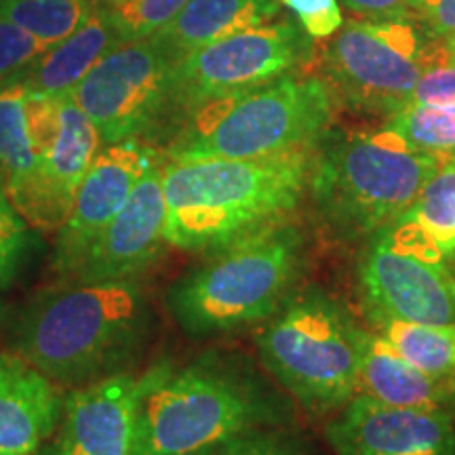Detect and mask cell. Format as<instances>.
Segmentation results:
<instances>
[{"mask_svg": "<svg viewBox=\"0 0 455 455\" xmlns=\"http://www.w3.org/2000/svg\"><path fill=\"white\" fill-rule=\"evenodd\" d=\"M156 315L140 281H57L9 318V346L60 388L133 373L150 348Z\"/></svg>", "mask_w": 455, "mask_h": 455, "instance_id": "1", "label": "cell"}, {"mask_svg": "<svg viewBox=\"0 0 455 455\" xmlns=\"http://www.w3.org/2000/svg\"><path fill=\"white\" fill-rule=\"evenodd\" d=\"M247 355L209 348L140 375L133 455H192L258 426L295 418L291 396Z\"/></svg>", "mask_w": 455, "mask_h": 455, "instance_id": "2", "label": "cell"}, {"mask_svg": "<svg viewBox=\"0 0 455 455\" xmlns=\"http://www.w3.org/2000/svg\"><path fill=\"white\" fill-rule=\"evenodd\" d=\"M312 150L264 158L164 161L167 244L207 253L291 218L308 195Z\"/></svg>", "mask_w": 455, "mask_h": 455, "instance_id": "3", "label": "cell"}, {"mask_svg": "<svg viewBox=\"0 0 455 455\" xmlns=\"http://www.w3.org/2000/svg\"><path fill=\"white\" fill-rule=\"evenodd\" d=\"M308 236L287 218L204 253L167 291V308L190 338H220L266 323L299 289Z\"/></svg>", "mask_w": 455, "mask_h": 455, "instance_id": "4", "label": "cell"}, {"mask_svg": "<svg viewBox=\"0 0 455 455\" xmlns=\"http://www.w3.org/2000/svg\"><path fill=\"white\" fill-rule=\"evenodd\" d=\"M441 158L388 127L333 133L312 150L308 196L316 224L341 244H363L409 212Z\"/></svg>", "mask_w": 455, "mask_h": 455, "instance_id": "5", "label": "cell"}, {"mask_svg": "<svg viewBox=\"0 0 455 455\" xmlns=\"http://www.w3.org/2000/svg\"><path fill=\"white\" fill-rule=\"evenodd\" d=\"M333 91L318 76L284 74L268 84L192 110L171 138L167 161L264 158L312 150L329 131Z\"/></svg>", "mask_w": 455, "mask_h": 455, "instance_id": "6", "label": "cell"}, {"mask_svg": "<svg viewBox=\"0 0 455 455\" xmlns=\"http://www.w3.org/2000/svg\"><path fill=\"white\" fill-rule=\"evenodd\" d=\"M363 325L323 287L298 289L259 329L261 367L306 413L338 411L355 396Z\"/></svg>", "mask_w": 455, "mask_h": 455, "instance_id": "7", "label": "cell"}, {"mask_svg": "<svg viewBox=\"0 0 455 455\" xmlns=\"http://www.w3.org/2000/svg\"><path fill=\"white\" fill-rule=\"evenodd\" d=\"M436 43L415 17L356 20L341 26L323 53L335 93L355 110L392 116L407 106Z\"/></svg>", "mask_w": 455, "mask_h": 455, "instance_id": "8", "label": "cell"}, {"mask_svg": "<svg viewBox=\"0 0 455 455\" xmlns=\"http://www.w3.org/2000/svg\"><path fill=\"white\" fill-rule=\"evenodd\" d=\"M70 98L100 131L104 146L141 140L155 146L175 135L180 108L175 100V60L152 38L110 51Z\"/></svg>", "mask_w": 455, "mask_h": 455, "instance_id": "9", "label": "cell"}, {"mask_svg": "<svg viewBox=\"0 0 455 455\" xmlns=\"http://www.w3.org/2000/svg\"><path fill=\"white\" fill-rule=\"evenodd\" d=\"M355 275L363 315L424 325L455 323V281L447 259L403 218L361 244Z\"/></svg>", "mask_w": 455, "mask_h": 455, "instance_id": "10", "label": "cell"}, {"mask_svg": "<svg viewBox=\"0 0 455 455\" xmlns=\"http://www.w3.org/2000/svg\"><path fill=\"white\" fill-rule=\"evenodd\" d=\"M308 55L310 38L289 21L249 28L190 51L175 61L180 124L209 101L244 93L291 74L308 61Z\"/></svg>", "mask_w": 455, "mask_h": 455, "instance_id": "11", "label": "cell"}, {"mask_svg": "<svg viewBox=\"0 0 455 455\" xmlns=\"http://www.w3.org/2000/svg\"><path fill=\"white\" fill-rule=\"evenodd\" d=\"M161 161L163 152L141 140H124L101 148L78 188L70 215L55 232L51 268L57 278L70 275L89 244L124 207L146 171Z\"/></svg>", "mask_w": 455, "mask_h": 455, "instance_id": "12", "label": "cell"}, {"mask_svg": "<svg viewBox=\"0 0 455 455\" xmlns=\"http://www.w3.org/2000/svg\"><path fill=\"white\" fill-rule=\"evenodd\" d=\"M163 163H156L146 171L116 218L89 244L70 275L61 281H140V276L161 259L167 247Z\"/></svg>", "mask_w": 455, "mask_h": 455, "instance_id": "13", "label": "cell"}, {"mask_svg": "<svg viewBox=\"0 0 455 455\" xmlns=\"http://www.w3.org/2000/svg\"><path fill=\"white\" fill-rule=\"evenodd\" d=\"M335 455H455V415L355 395L325 428Z\"/></svg>", "mask_w": 455, "mask_h": 455, "instance_id": "14", "label": "cell"}, {"mask_svg": "<svg viewBox=\"0 0 455 455\" xmlns=\"http://www.w3.org/2000/svg\"><path fill=\"white\" fill-rule=\"evenodd\" d=\"M140 375L121 373L72 388L60 424L38 455H133Z\"/></svg>", "mask_w": 455, "mask_h": 455, "instance_id": "15", "label": "cell"}, {"mask_svg": "<svg viewBox=\"0 0 455 455\" xmlns=\"http://www.w3.org/2000/svg\"><path fill=\"white\" fill-rule=\"evenodd\" d=\"M104 148L100 131L74 104L60 100V133L38 164L30 184L13 198L15 209L36 232H57L70 215L78 188Z\"/></svg>", "mask_w": 455, "mask_h": 455, "instance_id": "16", "label": "cell"}, {"mask_svg": "<svg viewBox=\"0 0 455 455\" xmlns=\"http://www.w3.org/2000/svg\"><path fill=\"white\" fill-rule=\"evenodd\" d=\"M60 386L13 350L0 352V451L38 455L60 424Z\"/></svg>", "mask_w": 455, "mask_h": 455, "instance_id": "17", "label": "cell"}, {"mask_svg": "<svg viewBox=\"0 0 455 455\" xmlns=\"http://www.w3.org/2000/svg\"><path fill=\"white\" fill-rule=\"evenodd\" d=\"M60 100L30 93L13 78L0 83V184L11 203L30 184L60 133Z\"/></svg>", "mask_w": 455, "mask_h": 455, "instance_id": "18", "label": "cell"}, {"mask_svg": "<svg viewBox=\"0 0 455 455\" xmlns=\"http://www.w3.org/2000/svg\"><path fill=\"white\" fill-rule=\"evenodd\" d=\"M358 388L392 407L428 409L455 415V375L435 378L403 358L382 335L361 329Z\"/></svg>", "mask_w": 455, "mask_h": 455, "instance_id": "19", "label": "cell"}, {"mask_svg": "<svg viewBox=\"0 0 455 455\" xmlns=\"http://www.w3.org/2000/svg\"><path fill=\"white\" fill-rule=\"evenodd\" d=\"M124 44L123 34L110 9L98 7L89 21L76 32L57 43L49 51L20 70L13 81H20L30 93L47 98H66L78 87L87 74L116 47ZM9 81V78H7Z\"/></svg>", "mask_w": 455, "mask_h": 455, "instance_id": "20", "label": "cell"}, {"mask_svg": "<svg viewBox=\"0 0 455 455\" xmlns=\"http://www.w3.org/2000/svg\"><path fill=\"white\" fill-rule=\"evenodd\" d=\"M281 0H188L175 20L152 36L171 60L212 44L230 34L270 24Z\"/></svg>", "mask_w": 455, "mask_h": 455, "instance_id": "21", "label": "cell"}, {"mask_svg": "<svg viewBox=\"0 0 455 455\" xmlns=\"http://www.w3.org/2000/svg\"><path fill=\"white\" fill-rule=\"evenodd\" d=\"M371 331L388 341L403 358L435 378L455 375V323L424 325L382 315H365Z\"/></svg>", "mask_w": 455, "mask_h": 455, "instance_id": "22", "label": "cell"}, {"mask_svg": "<svg viewBox=\"0 0 455 455\" xmlns=\"http://www.w3.org/2000/svg\"><path fill=\"white\" fill-rule=\"evenodd\" d=\"M415 230L451 259L455 255V156L445 158L403 215Z\"/></svg>", "mask_w": 455, "mask_h": 455, "instance_id": "23", "label": "cell"}, {"mask_svg": "<svg viewBox=\"0 0 455 455\" xmlns=\"http://www.w3.org/2000/svg\"><path fill=\"white\" fill-rule=\"evenodd\" d=\"M95 0H0V15L51 49L89 21Z\"/></svg>", "mask_w": 455, "mask_h": 455, "instance_id": "24", "label": "cell"}, {"mask_svg": "<svg viewBox=\"0 0 455 455\" xmlns=\"http://www.w3.org/2000/svg\"><path fill=\"white\" fill-rule=\"evenodd\" d=\"M386 127L415 150L441 161L455 156V101L449 104H407L388 116Z\"/></svg>", "mask_w": 455, "mask_h": 455, "instance_id": "25", "label": "cell"}, {"mask_svg": "<svg viewBox=\"0 0 455 455\" xmlns=\"http://www.w3.org/2000/svg\"><path fill=\"white\" fill-rule=\"evenodd\" d=\"M38 249L41 243L36 230L17 212L0 184V291H7L21 281Z\"/></svg>", "mask_w": 455, "mask_h": 455, "instance_id": "26", "label": "cell"}, {"mask_svg": "<svg viewBox=\"0 0 455 455\" xmlns=\"http://www.w3.org/2000/svg\"><path fill=\"white\" fill-rule=\"evenodd\" d=\"M192 455H318V451L304 432L284 424L243 430Z\"/></svg>", "mask_w": 455, "mask_h": 455, "instance_id": "27", "label": "cell"}, {"mask_svg": "<svg viewBox=\"0 0 455 455\" xmlns=\"http://www.w3.org/2000/svg\"><path fill=\"white\" fill-rule=\"evenodd\" d=\"M188 0H129L110 9L124 43L146 41L175 20Z\"/></svg>", "mask_w": 455, "mask_h": 455, "instance_id": "28", "label": "cell"}, {"mask_svg": "<svg viewBox=\"0 0 455 455\" xmlns=\"http://www.w3.org/2000/svg\"><path fill=\"white\" fill-rule=\"evenodd\" d=\"M49 51L41 41L0 15V83L15 76Z\"/></svg>", "mask_w": 455, "mask_h": 455, "instance_id": "29", "label": "cell"}, {"mask_svg": "<svg viewBox=\"0 0 455 455\" xmlns=\"http://www.w3.org/2000/svg\"><path fill=\"white\" fill-rule=\"evenodd\" d=\"M298 17L301 30L310 41H325L344 26L338 0H281Z\"/></svg>", "mask_w": 455, "mask_h": 455, "instance_id": "30", "label": "cell"}, {"mask_svg": "<svg viewBox=\"0 0 455 455\" xmlns=\"http://www.w3.org/2000/svg\"><path fill=\"white\" fill-rule=\"evenodd\" d=\"M352 13L369 20H392V17H411L419 13L422 0H339Z\"/></svg>", "mask_w": 455, "mask_h": 455, "instance_id": "31", "label": "cell"}, {"mask_svg": "<svg viewBox=\"0 0 455 455\" xmlns=\"http://www.w3.org/2000/svg\"><path fill=\"white\" fill-rule=\"evenodd\" d=\"M418 15L435 38H447L455 32V0H422Z\"/></svg>", "mask_w": 455, "mask_h": 455, "instance_id": "32", "label": "cell"}, {"mask_svg": "<svg viewBox=\"0 0 455 455\" xmlns=\"http://www.w3.org/2000/svg\"><path fill=\"white\" fill-rule=\"evenodd\" d=\"M7 325H9V310H7V306H4V301L0 299V335H3L4 327Z\"/></svg>", "mask_w": 455, "mask_h": 455, "instance_id": "33", "label": "cell"}, {"mask_svg": "<svg viewBox=\"0 0 455 455\" xmlns=\"http://www.w3.org/2000/svg\"><path fill=\"white\" fill-rule=\"evenodd\" d=\"M95 3H98L100 7H106V9H116V7H121V4L129 3V0H95Z\"/></svg>", "mask_w": 455, "mask_h": 455, "instance_id": "34", "label": "cell"}, {"mask_svg": "<svg viewBox=\"0 0 455 455\" xmlns=\"http://www.w3.org/2000/svg\"><path fill=\"white\" fill-rule=\"evenodd\" d=\"M443 43H445V47H447L449 53H451V55L455 57V32L449 34L447 38H443Z\"/></svg>", "mask_w": 455, "mask_h": 455, "instance_id": "35", "label": "cell"}, {"mask_svg": "<svg viewBox=\"0 0 455 455\" xmlns=\"http://www.w3.org/2000/svg\"><path fill=\"white\" fill-rule=\"evenodd\" d=\"M0 455H11V453H3V451H0Z\"/></svg>", "mask_w": 455, "mask_h": 455, "instance_id": "36", "label": "cell"}]
</instances>
